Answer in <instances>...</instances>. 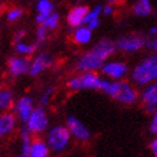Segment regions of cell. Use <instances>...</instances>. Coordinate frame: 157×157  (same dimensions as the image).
Here are the masks:
<instances>
[{"instance_id":"cell-12","label":"cell","mask_w":157,"mask_h":157,"mask_svg":"<svg viewBox=\"0 0 157 157\" xmlns=\"http://www.w3.org/2000/svg\"><path fill=\"white\" fill-rule=\"evenodd\" d=\"M113 99L121 104H133L138 99V93H136L135 88L132 84H129L126 81H120L119 91H117V94Z\"/></svg>"},{"instance_id":"cell-3","label":"cell","mask_w":157,"mask_h":157,"mask_svg":"<svg viewBox=\"0 0 157 157\" xmlns=\"http://www.w3.org/2000/svg\"><path fill=\"white\" fill-rule=\"evenodd\" d=\"M103 78L95 72H81L80 75H76L70 77L67 80V88L72 91L80 90H101Z\"/></svg>"},{"instance_id":"cell-23","label":"cell","mask_w":157,"mask_h":157,"mask_svg":"<svg viewBox=\"0 0 157 157\" xmlns=\"http://www.w3.org/2000/svg\"><path fill=\"white\" fill-rule=\"evenodd\" d=\"M23 16V9L19 8V6H13V8H9L5 13V19L9 23H14L18 22L19 19Z\"/></svg>"},{"instance_id":"cell-25","label":"cell","mask_w":157,"mask_h":157,"mask_svg":"<svg viewBox=\"0 0 157 157\" xmlns=\"http://www.w3.org/2000/svg\"><path fill=\"white\" fill-rule=\"evenodd\" d=\"M54 90H56V89H54L53 86H49V88H47V89L43 91L40 99H39V103H40L41 107H47L48 104H49L52 97H53V94H54Z\"/></svg>"},{"instance_id":"cell-10","label":"cell","mask_w":157,"mask_h":157,"mask_svg":"<svg viewBox=\"0 0 157 157\" xmlns=\"http://www.w3.org/2000/svg\"><path fill=\"white\" fill-rule=\"evenodd\" d=\"M128 70H129L128 64L124 63V62H119V61L107 62V63H104L101 68L102 74L104 76L112 78L115 81H119L122 77H125L128 74Z\"/></svg>"},{"instance_id":"cell-15","label":"cell","mask_w":157,"mask_h":157,"mask_svg":"<svg viewBox=\"0 0 157 157\" xmlns=\"http://www.w3.org/2000/svg\"><path fill=\"white\" fill-rule=\"evenodd\" d=\"M90 10H89L88 6H75V8H72L67 14L68 26L72 29L80 27L81 25H84V21H85V18H86Z\"/></svg>"},{"instance_id":"cell-30","label":"cell","mask_w":157,"mask_h":157,"mask_svg":"<svg viewBox=\"0 0 157 157\" xmlns=\"http://www.w3.org/2000/svg\"><path fill=\"white\" fill-rule=\"evenodd\" d=\"M149 149H151L153 157H157V138L151 140V143H149Z\"/></svg>"},{"instance_id":"cell-26","label":"cell","mask_w":157,"mask_h":157,"mask_svg":"<svg viewBox=\"0 0 157 157\" xmlns=\"http://www.w3.org/2000/svg\"><path fill=\"white\" fill-rule=\"evenodd\" d=\"M48 34H49V30L48 29H45L44 26H41V25H39V27H37V30H36V45L39 47V45H41L43 43H45V40L48 39Z\"/></svg>"},{"instance_id":"cell-18","label":"cell","mask_w":157,"mask_h":157,"mask_svg":"<svg viewBox=\"0 0 157 157\" xmlns=\"http://www.w3.org/2000/svg\"><path fill=\"white\" fill-rule=\"evenodd\" d=\"M16 103L14 91L9 88H2L0 90V111L2 112H8L13 109V106Z\"/></svg>"},{"instance_id":"cell-24","label":"cell","mask_w":157,"mask_h":157,"mask_svg":"<svg viewBox=\"0 0 157 157\" xmlns=\"http://www.w3.org/2000/svg\"><path fill=\"white\" fill-rule=\"evenodd\" d=\"M58 25H59V14H58V13H52V14L41 23V26H44V27L48 29L49 31L56 30L58 27Z\"/></svg>"},{"instance_id":"cell-20","label":"cell","mask_w":157,"mask_h":157,"mask_svg":"<svg viewBox=\"0 0 157 157\" xmlns=\"http://www.w3.org/2000/svg\"><path fill=\"white\" fill-rule=\"evenodd\" d=\"M72 40L77 45H85L91 40V30L88 27H77L72 34Z\"/></svg>"},{"instance_id":"cell-39","label":"cell","mask_w":157,"mask_h":157,"mask_svg":"<svg viewBox=\"0 0 157 157\" xmlns=\"http://www.w3.org/2000/svg\"><path fill=\"white\" fill-rule=\"evenodd\" d=\"M2 88H3V86H2V81H0V90H2Z\"/></svg>"},{"instance_id":"cell-22","label":"cell","mask_w":157,"mask_h":157,"mask_svg":"<svg viewBox=\"0 0 157 157\" xmlns=\"http://www.w3.org/2000/svg\"><path fill=\"white\" fill-rule=\"evenodd\" d=\"M37 45L35 43H26V41H19L14 44V50L18 56L22 57H29L32 56L36 52Z\"/></svg>"},{"instance_id":"cell-29","label":"cell","mask_w":157,"mask_h":157,"mask_svg":"<svg viewBox=\"0 0 157 157\" xmlns=\"http://www.w3.org/2000/svg\"><path fill=\"white\" fill-rule=\"evenodd\" d=\"M26 34H27V32H26V30H23V29L17 30L16 34H14V36H13V41H14V44H16V43H19V41H23Z\"/></svg>"},{"instance_id":"cell-16","label":"cell","mask_w":157,"mask_h":157,"mask_svg":"<svg viewBox=\"0 0 157 157\" xmlns=\"http://www.w3.org/2000/svg\"><path fill=\"white\" fill-rule=\"evenodd\" d=\"M50 149L47 144L45 139L35 138L32 139L29 149V157H49Z\"/></svg>"},{"instance_id":"cell-33","label":"cell","mask_w":157,"mask_h":157,"mask_svg":"<svg viewBox=\"0 0 157 157\" xmlns=\"http://www.w3.org/2000/svg\"><path fill=\"white\" fill-rule=\"evenodd\" d=\"M113 10H112V6H104V8H103V13H104V14H111V13H112Z\"/></svg>"},{"instance_id":"cell-14","label":"cell","mask_w":157,"mask_h":157,"mask_svg":"<svg viewBox=\"0 0 157 157\" xmlns=\"http://www.w3.org/2000/svg\"><path fill=\"white\" fill-rule=\"evenodd\" d=\"M116 49H117V45L112 40H109V39H102V40H99L94 45L91 52L94 54H97L99 58H102L103 61H106L108 57H111L115 53Z\"/></svg>"},{"instance_id":"cell-13","label":"cell","mask_w":157,"mask_h":157,"mask_svg":"<svg viewBox=\"0 0 157 157\" xmlns=\"http://www.w3.org/2000/svg\"><path fill=\"white\" fill-rule=\"evenodd\" d=\"M17 117L16 115L8 111V112L0 113V138H6L14 133L17 128Z\"/></svg>"},{"instance_id":"cell-5","label":"cell","mask_w":157,"mask_h":157,"mask_svg":"<svg viewBox=\"0 0 157 157\" xmlns=\"http://www.w3.org/2000/svg\"><path fill=\"white\" fill-rule=\"evenodd\" d=\"M35 108V101L30 95H22L16 99V103L13 106V113L16 115L17 120H19L22 124L27 121L30 115Z\"/></svg>"},{"instance_id":"cell-1","label":"cell","mask_w":157,"mask_h":157,"mask_svg":"<svg viewBox=\"0 0 157 157\" xmlns=\"http://www.w3.org/2000/svg\"><path fill=\"white\" fill-rule=\"evenodd\" d=\"M132 80L139 85L144 86L157 81V56L152 54L142 59L132 71Z\"/></svg>"},{"instance_id":"cell-8","label":"cell","mask_w":157,"mask_h":157,"mask_svg":"<svg viewBox=\"0 0 157 157\" xmlns=\"http://www.w3.org/2000/svg\"><path fill=\"white\" fill-rule=\"evenodd\" d=\"M104 64V61L99 58L97 54H94L91 50L84 53L76 62V68L81 72H95L97 70H101L102 66Z\"/></svg>"},{"instance_id":"cell-7","label":"cell","mask_w":157,"mask_h":157,"mask_svg":"<svg viewBox=\"0 0 157 157\" xmlns=\"http://www.w3.org/2000/svg\"><path fill=\"white\" fill-rule=\"evenodd\" d=\"M66 126L70 130L72 138H76L77 140L86 142L91 138V133L86 125H84L80 119H77L74 115H68L66 119Z\"/></svg>"},{"instance_id":"cell-34","label":"cell","mask_w":157,"mask_h":157,"mask_svg":"<svg viewBox=\"0 0 157 157\" xmlns=\"http://www.w3.org/2000/svg\"><path fill=\"white\" fill-rule=\"evenodd\" d=\"M4 10H5V5H4V3H2V2H0V17L3 16Z\"/></svg>"},{"instance_id":"cell-32","label":"cell","mask_w":157,"mask_h":157,"mask_svg":"<svg viewBox=\"0 0 157 157\" xmlns=\"http://www.w3.org/2000/svg\"><path fill=\"white\" fill-rule=\"evenodd\" d=\"M147 47L151 49V50H153V52H156L157 53V39H153V40H149L148 43H147Z\"/></svg>"},{"instance_id":"cell-35","label":"cell","mask_w":157,"mask_h":157,"mask_svg":"<svg viewBox=\"0 0 157 157\" xmlns=\"http://www.w3.org/2000/svg\"><path fill=\"white\" fill-rule=\"evenodd\" d=\"M149 34H151V35H156L157 34V27H152L151 30H149Z\"/></svg>"},{"instance_id":"cell-9","label":"cell","mask_w":157,"mask_h":157,"mask_svg":"<svg viewBox=\"0 0 157 157\" xmlns=\"http://www.w3.org/2000/svg\"><path fill=\"white\" fill-rule=\"evenodd\" d=\"M53 63H54L53 56L47 53V52H41V53L35 56V58L31 61L29 75L32 76V77L40 76L44 71H47L48 68H50L52 66H53Z\"/></svg>"},{"instance_id":"cell-2","label":"cell","mask_w":157,"mask_h":157,"mask_svg":"<svg viewBox=\"0 0 157 157\" xmlns=\"http://www.w3.org/2000/svg\"><path fill=\"white\" fill-rule=\"evenodd\" d=\"M71 138H72V135L66 125H54L48 129L45 142H47L50 152L59 153L68 147Z\"/></svg>"},{"instance_id":"cell-38","label":"cell","mask_w":157,"mask_h":157,"mask_svg":"<svg viewBox=\"0 0 157 157\" xmlns=\"http://www.w3.org/2000/svg\"><path fill=\"white\" fill-rule=\"evenodd\" d=\"M2 29H3V26H2V23H0V32H2Z\"/></svg>"},{"instance_id":"cell-36","label":"cell","mask_w":157,"mask_h":157,"mask_svg":"<svg viewBox=\"0 0 157 157\" xmlns=\"http://www.w3.org/2000/svg\"><path fill=\"white\" fill-rule=\"evenodd\" d=\"M107 2H109V3H117L119 0H107Z\"/></svg>"},{"instance_id":"cell-6","label":"cell","mask_w":157,"mask_h":157,"mask_svg":"<svg viewBox=\"0 0 157 157\" xmlns=\"http://www.w3.org/2000/svg\"><path fill=\"white\" fill-rule=\"evenodd\" d=\"M30 64L31 61L29 57L22 56H12L9 57L8 62H6V67H8V74L12 77H21L30 72Z\"/></svg>"},{"instance_id":"cell-11","label":"cell","mask_w":157,"mask_h":157,"mask_svg":"<svg viewBox=\"0 0 157 157\" xmlns=\"http://www.w3.org/2000/svg\"><path fill=\"white\" fill-rule=\"evenodd\" d=\"M117 48L122 52H128V53H132V52H136L142 49L144 45H147L146 39L139 35H130V36H124L120 37L119 41L116 43Z\"/></svg>"},{"instance_id":"cell-27","label":"cell","mask_w":157,"mask_h":157,"mask_svg":"<svg viewBox=\"0 0 157 157\" xmlns=\"http://www.w3.org/2000/svg\"><path fill=\"white\" fill-rule=\"evenodd\" d=\"M102 12H103V6H101V5L95 6L93 10L88 13V16H86V18H85V21H84V25L89 23L90 21H93V19H97L98 17H99V14H101Z\"/></svg>"},{"instance_id":"cell-21","label":"cell","mask_w":157,"mask_h":157,"mask_svg":"<svg viewBox=\"0 0 157 157\" xmlns=\"http://www.w3.org/2000/svg\"><path fill=\"white\" fill-rule=\"evenodd\" d=\"M133 13L139 17H147L152 14V5L149 0H138L133 6Z\"/></svg>"},{"instance_id":"cell-17","label":"cell","mask_w":157,"mask_h":157,"mask_svg":"<svg viewBox=\"0 0 157 157\" xmlns=\"http://www.w3.org/2000/svg\"><path fill=\"white\" fill-rule=\"evenodd\" d=\"M36 10H37V16L35 21L37 25H41L52 13H54V5L50 0H39L36 4Z\"/></svg>"},{"instance_id":"cell-31","label":"cell","mask_w":157,"mask_h":157,"mask_svg":"<svg viewBox=\"0 0 157 157\" xmlns=\"http://www.w3.org/2000/svg\"><path fill=\"white\" fill-rule=\"evenodd\" d=\"M98 26H99V19H93V21H90L89 23H86V27L89 29V30H91V31H93L94 29H97L98 27Z\"/></svg>"},{"instance_id":"cell-19","label":"cell","mask_w":157,"mask_h":157,"mask_svg":"<svg viewBox=\"0 0 157 157\" xmlns=\"http://www.w3.org/2000/svg\"><path fill=\"white\" fill-rule=\"evenodd\" d=\"M140 99L144 104V107L155 106L157 107V81L147 85L144 90L140 94Z\"/></svg>"},{"instance_id":"cell-4","label":"cell","mask_w":157,"mask_h":157,"mask_svg":"<svg viewBox=\"0 0 157 157\" xmlns=\"http://www.w3.org/2000/svg\"><path fill=\"white\" fill-rule=\"evenodd\" d=\"M49 124V116L45 107L37 106L34 108L27 121L25 122V128L29 130L31 135H40L48 132Z\"/></svg>"},{"instance_id":"cell-37","label":"cell","mask_w":157,"mask_h":157,"mask_svg":"<svg viewBox=\"0 0 157 157\" xmlns=\"http://www.w3.org/2000/svg\"><path fill=\"white\" fill-rule=\"evenodd\" d=\"M16 157H29V156H23V155H21V153H18Z\"/></svg>"},{"instance_id":"cell-28","label":"cell","mask_w":157,"mask_h":157,"mask_svg":"<svg viewBox=\"0 0 157 157\" xmlns=\"http://www.w3.org/2000/svg\"><path fill=\"white\" fill-rule=\"evenodd\" d=\"M149 133L155 136H157V111L152 115L151 122H149Z\"/></svg>"}]
</instances>
